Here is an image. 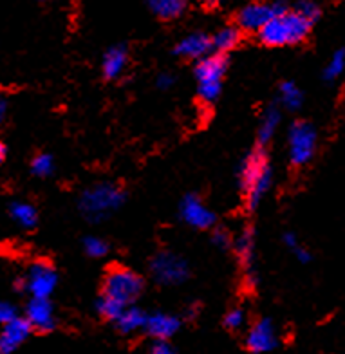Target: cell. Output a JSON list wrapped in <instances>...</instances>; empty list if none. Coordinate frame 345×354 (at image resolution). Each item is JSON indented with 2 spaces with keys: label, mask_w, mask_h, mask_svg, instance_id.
I'll list each match as a JSON object with an SVG mask.
<instances>
[{
  "label": "cell",
  "mask_w": 345,
  "mask_h": 354,
  "mask_svg": "<svg viewBox=\"0 0 345 354\" xmlns=\"http://www.w3.org/2000/svg\"><path fill=\"white\" fill-rule=\"evenodd\" d=\"M311 28L313 24L304 19L299 11L284 8L259 31V37L262 44L270 47L295 46L308 38Z\"/></svg>",
  "instance_id": "6da1fadb"
},
{
  "label": "cell",
  "mask_w": 345,
  "mask_h": 354,
  "mask_svg": "<svg viewBox=\"0 0 345 354\" xmlns=\"http://www.w3.org/2000/svg\"><path fill=\"white\" fill-rule=\"evenodd\" d=\"M271 177H273V172H271L270 161L262 150H255L244 159L239 181H241L244 203L250 210L261 205V201L264 199L271 187Z\"/></svg>",
  "instance_id": "7a4b0ae2"
},
{
  "label": "cell",
  "mask_w": 345,
  "mask_h": 354,
  "mask_svg": "<svg viewBox=\"0 0 345 354\" xmlns=\"http://www.w3.org/2000/svg\"><path fill=\"white\" fill-rule=\"evenodd\" d=\"M125 201V192L114 183H98L80 197V210L93 223L107 219Z\"/></svg>",
  "instance_id": "3957f363"
},
{
  "label": "cell",
  "mask_w": 345,
  "mask_h": 354,
  "mask_svg": "<svg viewBox=\"0 0 345 354\" xmlns=\"http://www.w3.org/2000/svg\"><path fill=\"white\" fill-rule=\"evenodd\" d=\"M226 75V58L224 55L214 53L201 58L196 66L197 91L203 102L212 103L219 98L223 80Z\"/></svg>",
  "instance_id": "277c9868"
},
{
  "label": "cell",
  "mask_w": 345,
  "mask_h": 354,
  "mask_svg": "<svg viewBox=\"0 0 345 354\" xmlns=\"http://www.w3.org/2000/svg\"><path fill=\"white\" fill-rule=\"evenodd\" d=\"M141 289H143V280L138 273L127 268H114L105 279L103 297L127 308L140 297Z\"/></svg>",
  "instance_id": "5b68a950"
},
{
  "label": "cell",
  "mask_w": 345,
  "mask_h": 354,
  "mask_svg": "<svg viewBox=\"0 0 345 354\" xmlns=\"http://www.w3.org/2000/svg\"><path fill=\"white\" fill-rule=\"evenodd\" d=\"M318 136L315 127L308 122H297L291 125L288 134V147H290V161L295 167L308 165L317 152Z\"/></svg>",
  "instance_id": "8992f818"
},
{
  "label": "cell",
  "mask_w": 345,
  "mask_h": 354,
  "mask_svg": "<svg viewBox=\"0 0 345 354\" xmlns=\"http://www.w3.org/2000/svg\"><path fill=\"white\" fill-rule=\"evenodd\" d=\"M150 273L163 286H178L188 279L190 268L183 257L172 252H161L150 262Z\"/></svg>",
  "instance_id": "52a82bcc"
},
{
  "label": "cell",
  "mask_w": 345,
  "mask_h": 354,
  "mask_svg": "<svg viewBox=\"0 0 345 354\" xmlns=\"http://www.w3.org/2000/svg\"><path fill=\"white\" fill-rule=\"evenodd\" d=\"M286 6L280 4V2H252V4H246L237 15L239 29L248 31V33H259Z\"/></svg>",
  "instance_id": "ba28073f"
},
{
  "label": "cell",
  "mask_w": 345,
  "mask_h": 354,
  "mask_svg": "<svg viewBox=\"0 0 345 354\" xmlns=\"http://www.w3.org/2000/svg\"><path fill=\"white\" fill-rule=\"evenodd\" d=\"M58 277L47 262H35L24 279V288L31 299H49L55 291Z\"/></svg>",
  "instance_id": "9c48e42d"
},
{
  "label": "cell",
  "mask_w": 345,
  "mask_h": 354,
  "mask_svg": "<svg viewBox=\"0 0 345 354\" xmlns=\"http://www.w3.org/2000/svg\"><path fill=\"white\" fill-rule=\"evenodd\" d=\"M279 345V336L273 322L268 318H262L255 326L248 331L246 336V347L255 354H264L273 351Z\"/></svg>",
  "instance_id": "30bf717a"
},
{
  "label": "cell",
  "mask_w": 345,
  "mask_h": 354,
  "mask_svg": "<svg viewBox=\"0 0 345 354\" xmlns=\"http://www.w3.org/2000/svg\"><path fill=\"white\" fill-rule=\"evenodd\" d=\"M181 217L183 221L197 230L212 228L215 224V214L208 206L196 196H188L181 203Z\"/></svg>",
  "instance_id": "8fae6325"
},
{
  "label": "cell",
  "mask_w": 345,
  "mask_h": 354,
  "mask_svg": "<svg viewBox=\"0 0 345 354\" xmlns=\"http://www.w3.org/2000/svg\"><path fill=\"white\" fill-rule=\"evenodd\" d=\"M33 327L26 318L17 317L0 329V354H13L24 342L28 340Z\"/></svg>",
  "instance_id": "7c38bea8"
},
{
  "label": "cell",
  "mask_w": 345,
  "mask_h": 354,
  "mask_svg": "<svg viewBox=\"0 0 345 354\" xmlns=\"http://www.w3.org/2000/svg\"><path fill=\"white\" fill-rule=\"evenodd\" d=\"M26 320L37 331L47 333L55 327V309L49 299H31L26 308Z\"/></svg>",
  "instance_id": "4fadbf2b"
},
{
  "label": "cell",
  "mask_w": 345,
  "mask_h": 354,
  "mask_svg": "<svg viewBox=\"0 0 345 354\" xmlns=\"http://www.w3.org/2000/svg\"><path fill=\"white\" fill-rule=\"evenodd\" d=\"M210 51L212 38L206 37L205 33L187 35V37L179 40L178 47H176V53L181 58H187V60H201V58L210 55Z\"/></svg>",
  "instance_id": "5bb4252c"
},
{
  "label": "cell",
  "mask_w": 345,
  "mask_h": 354,
  "mask_svg": "<svg viewBox=\"0 0 345 354\" xmlns=\"http://www.w3.org/2000/svg\"><path fill=\"white\" fill-rule=\"evenodd\" d=\"M179 326H181L179 318L167 315V313H154V315L147 317L145 331L158 342H167L179 331Z\"/></svg>",
  "instance_id": "9a60e30c"
},
{
  "label": "cell",
  "mask_w": 345,
  "mask_h": 354,
  "mask_svg": "<svg viewBox=\"0 0 345 354\" xmlns=\"http://www.w3.org/2000/svg\"><path fill=\"white\" fill-rule=\"evenodd\" d=\"M127 66H129V53L125 47H112L103 56V76L107 80H118L125 73Z\"/></svg>",
  "instance_id": "2e32d148"
},
{
  "label": "cell",
  "mask_w": 345,
  "mask_h": 354,
  "mask_svg": "<svg viewBox=\"0 0 345 354\" xmlns=\"http://www.w3.org/2000/svg\"><path fill=\"white\" fill-rule=\"evenodd\" d=\"M147 317L145 313L141 311L140 308H134V306H129L122 311V315L116 318V327L125 335H132V333H138L141 329H145L147 324Z\"/></svg>",
  "instance_id": "e0dca14e"
},
{
  "label": "cell",
  "mask_w": 345,
  "mask_h": 354,
  "mask_svg": "<svg viewBox=\"0 0 345 354\" xmlns=\"http://www.w3.org/2000/svg\"><path fill=\"white\" fill-rule=\"evenodd\" d=\"M188 0H149L150 11L161 20L179 19L187 11Z\"/></svg>",
  "instance_id": "ac0fdd59"
},
{
  "label": "cell",
  "mask_w": 345,
  "mask_h": 354,
  "mask_svg": "<svg viewBox=\"0 0 345 354\" xmlns=\"http://www.w3.org/2000/svg\"><path fill=\"white\" fill-rule=\"evenodd\" d=\"M10 215L15 223L22 228H35L38 223V212L33 205L24 203V201H15L10 206Z\"/></svg>",
  "instance_id": "d6986e66"
},
{
  "label": "cell",
  "mask_w": 345,
  "mask_h": 354,
  "mask_svg": "<svg viewBox=\"0 0 345 354\" xmlns=\"http://www.w3.org/2000/svg\"><path fill=\"white\" fill-rule=\"evenodd\" d=\"M239 40H241V29L228 26V28L219 29L217 33L212 37V49L219 55L232 51L234 47H237Z\"/></svg>",
  "instance_id": "ffe728a7"
},
{
  "label": "cell",
  "mask_w": 345,
  "mask_h": 354,
  "mask_svg": "<svg viewBox=\"0 0 345 354\" xmlns=\"http://www.w3.org/2000/svg\"><path fill=\"white\" fill-rule=\"evenodd\" d=\"M280 125V112L279 109L271 107L268 109L261 118V125H259V143L261 145H268L271 140H273V136L277 134V129Z\"/></svg>",
  "instance_id": "44dd1931"
},
{
  "label": "cell",
  "mask_w": 345,
  "mask_h": 354,
  "mask_svg": "<svg viewBox=\"0 0 345 354\" xmlns=\"http://www.w3.org/2000/svg\"><path fill=\"white\" fill-rule=\"evenodd\" d=\"M255 241H253V232L252 230H244L239 239L235 241V252H237L239 259L243 262L246 270H250L253 264V257H255Z\"/></svg>",
  "instance_id": "7402d4cb"
},
{
  "label": "cell",
  "mask_w": 345,
  "mask_h": 354,
  "mask_svg": "<svg viewBox=\"0 0 345 354\" xmlns=\"http://www.w3.org/2000/svg\"><path fill=\"white\" fill-rule=\"evenodd\" d=\"M279 96L280 103H282L286 109H290V111H297V109L302 105L304 94L302 91H300L299 85L293 84V82H284V84L280 85Z\"/></svg>",
  "instance_id": "603a6c76"
},
{
  "label": "cell",
  "mask_w": 345,
  "mask_h": 354,
  "mask_svg": "<svg viewBox=\"0 0 345 354\" xmlns=\"http://www.w3.org/2000/svg\"><path fill=\"white\" fill-rule=\"evenodd\" d=\"M345 71V51L344 49H338L336 53H333V56L327 62L326 69H324V78L327 82H335V80L340 78Z\"/></svg>",
  "instance_id": "cb8c5ba5"
},
{
  "label": "cell",
  "mask_w": 345,
  "mask_h": 354,
  "mask_svg": "<svg viewBox=\"0 0 345 354\" xmlns=\"http://www.w3.org/2000/svg\"><path fill=\"white\" fill-rule=\"evenodd\" d=\"M31 170L38 177L51 176L53 170H55V159H53L51 154H38L31 161Z\"/></svg>",
  "instance_id": "d4e9b609"
},
{
  "label": "cell",
  "mask_w": 345,
  "mask_h": 354,
  "mask_svg": "<svg viewBox=\"0 0 345 354\" xmlns=\"http://www.w3.org/2000/svg\"><path fill=\"white\" fill-rule=\"evenodd\" d=\"M84 250L85 253L93 259H100V257H105L109 252L107 243L100 237H87L84 241Z\"/></svg>",
  "instance_id": "484cf974"
},
{
  "label": "cell",
  "mask_w": 345,
  "mask_h": 354,
  "mask_svg": "<svg viewBox=\"0 0 345 354\" xmlns=\"http://www.w3.org/2000/svg\"><path fill=\"white\" fill-rule=\"evenodd\" d=\"M127 308H129V306H127ZM123 309H125L123 306H120V304H116L114 300H111V299H105V297H102L98 302L100 315H102L103 318H107V320H112V322L116 320V318L122 315Z\"/></svg>",
  "instance_id": "4316f807"
},
{
  "label": "cell",
  "mask_w": 345,
  "mask_h": 354,
  "mask_svg": "<svg viewBox=\"0 0 345 354\" xmlns=\"http://www.w3.org/2000/svg\"><path fill=\"white\" fill-rule=\"evenodd\" d=\"M295 10L299 11L304 19H308L311 24L317 22V20L320 19V13H322L320 6H318L315 0H300Z\"/></svg>",
  "instance_id": "83f0119b"
},
{
  "label": "cell",
  "mask_w": 345,
  "mask_h": 354,
  "mask_svg": "<svg viewBox=\"0 0 345 354\" xmlns=\"http://www.w3.org/2000/svg\"><path fill=\"white\" fill-rule=\"evenodd\" d=\"M244 320H246V317H244L243 309H230L226 313V317H224V326L232 329V331H237V329H241L244 326Z\"/></svg>",
  "instance_id": "f1b7e54d"
},
{
  "label": "cell",
  "mask_w": 345,
  "mask_h": 354,
  "mask_svg": "<svg viewBox=\"0 0 345 354\" xmlns=\"http://www.w3.org/2000/svg\"><path fill=\"white\" fill-rule=\"evenodd\" d=\"M17 317H19V315H17V309H15L13 304L6 302V300H0V327L13 322Z\"/></svg>",
  "instance_id": "f546056e"
},
{
  "label": "cell",
  "mask_w": 345,
  "mask_h": 354,
  "mask_svg": "<svg viewBox=\"0 0 345 354\" xmlns=\"http://www.w3.org/2000/svg\"><path fill=\"white\" fill-rule=\"evenodd\" d=\"M214 244L217 248H228L232 244V239H230V235L224 230H217L214 233Z\"/></svg>",
  "instance_id": "4dcf8cb0"
},
{
  "label": "cell",
  "mask_w": 345,
  "mask_h": 354,
  "mask_svg": "<svg viewBox=\"0 0 345 354\" xmlns=\"http://www.w3.org/2000/svg\"><path fill=\"white\" fill-rule=\"evenodd\" d=\"M150 354H178L174 351V347L168 342L159 340L158 344H154V347L150 349Z\"/></svg>",
  "instance_id": "1f68e13d"
},
{
  "label": "cell",
  "mask_w": 345,
  "mask_h": 354,
  "mask_svg": "<svg viewBox=\"0 0 345 354\" xmlns=\"http://www.w3.org/2000/svg\"><path fill=\"white\" fill-rule=\"evenodd\" d=\"M174 82H176L174 75H168V73H163V75L158 76V87L163 88V91H167V88L172 87Z\"/></svg>",
  "instance_id": "d6a6232c"
},
{
  "label": "cell",
  "mask_w": 345,
  "mask_h": 354,
  "mask_svg": "<svg viewBox=\"0 0 345 354\" xmlns=\"http://www.w3.org/2000/svg\"><path fill=\"white\" fill-rule=\"evenodd\" d=\"M293 253H295V257H297V259H299L300 262H304V264L311 261V253H309L308 250H306V248H304V246H297L293 250Z\"/></svg>",
  "instance_id": "836d02e7"
},
{
  "label": "cell",
  "mask_w": 345,
  "mask_h": 354,
  "mask_svg": "<svg viewBox=\"0 0 345 354\" xmlns=\"http://www.w3.org/2000/svg\"><path fill=\"white\" fill-rule=\"evenodd\" d=\"M284 243H286V246L290 248L291 252H293V250H295V248H297V246H300L299 239L295 237L293 233H286V235H284Z\"/></svg>",
  "instance_id": "e575fe53"
},
{
  "label": "cell",
  "mask_w": 345,
  "mask_h": 354,
  "mask_svg": "<svg viewBox=\"0 0 345 354\" xmlns=\"http://www.w3.org/2000/svg\"><path fill=\"white\" fill-rule=\"evenodd\" d=\"M4 112H6V102H4V96L0 94V122H2V118H4Z\"/></svg>",
  "instance_id": "d590c367"
},
{
  "label": "cell",
  "mask_w": 345,
  "mask_h": 354,
  "mask_svg": "<svg viewBox=\"0 0 345 354\" xmlns=\"http://www.w3.org/2000/svg\"><path fill=\"white\" fill-rule=\"evenodd\" d=\"M4 156H6V149H4V145H2V141H0V165H2V161H4Z\"/></svg>",
  "instance_id": "8d00e7d4"
},
{
  "label": "cell",
  "mask_w": 345,
  "mask_h": 354,
  "mask_svg": "<svg viewBox=\"0 0 345 354\" xmlns=\"http://www.w3.org/2000/svg\"><path fill=\"white\" fill-rule=\"evenodd\" d=\"M210 2H212V6H217V4H219V0H210Z\"/></svg>",
  "instance_id": "74e56055"
}]
</instances>
